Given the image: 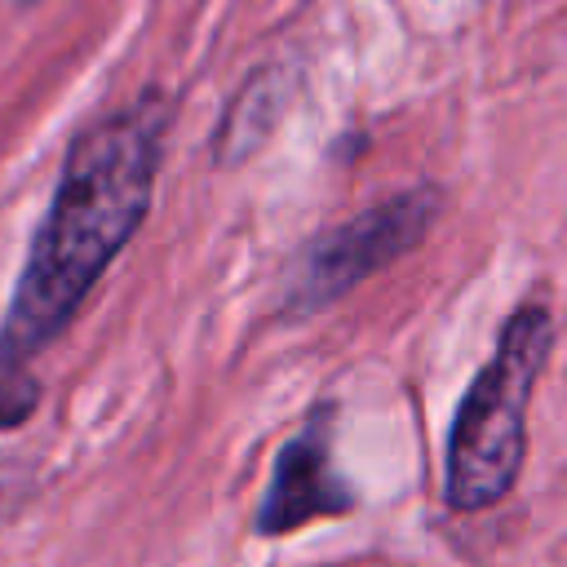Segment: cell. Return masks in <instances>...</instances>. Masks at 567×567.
Here are the masks:
<instances>
[{
  "label": "cell",
  "instance_id": "6da1fadb",
  "mask_svg": "<svg viewBox=\"0 0 567 567\" xmlns=\"http://www.w3.org/2000/svg\"><path fill=\"white\" fill-rule=\"evenodd\" d=\"M164 128L168 102L146 93L71 142L49 213L35 226L0 319L4 359L31 363L49 341H58L111 261L128 248L155 199Z\"/></svg>",
  "mask_w": 567,
  "mask_h": 567
},
{
  "label": "cell",
  "instance_id": "7a4b0ae2",
  "mask_svg": "<svg viewBox=\"0 0 567 567\" xmlns=\"http://www.w3.org/2000/svg\"><path fill=\"white\" fill-rule=\"evenodd\" d=\"M549 350L554 306L545 292H532L509 310L492 359L456 403L443 461V496L452 509L478 514L514 492L527 461V412Z\"/></svg>",
  "mask_w": 567,
  "mask_h": 567
},
{
  "label": "cell",
  "instance_id": "3957f363",
  "mask_svg": "<svg viewBox=\"0 0 567 567\" xmlns=\"http://www.w3.org/2000/svg\"><path fill=\"white\" fill-rule=\"evenodd\" d=\"M443 213V190L439 186H408L372 208L354 213L341 226H328L315 235L288 266L284 275V301L279 310L288 319H310L354 292L363 279L381 275L399 257H408L439 221Z\"/></svg>",
  "mask_w": 567,
  "mask_h": 567
},
{
  "label": "cell",
  "instance_id": "277c9868",
  "mask_svg": "<svg viewBox=\"0 0 567 567\" xmlns=\"http://www.w3.org/2000/svg\"><path fill=\"white\" fill-rule=\"evenodd\" d=\"M350 509H354V487L337 470L332 425H328V412L319 408L279 447L252 527L257 536H288L297 527H310L319 518H341Z\"/></svg>",
  "mask_w": 567,
  "mask_h": 567
},
{
  "label": "cell",
  "instance_id": "5b68a950",
  "mask_svg": "<svg viewBox=\"0 0 567 567\" xmlns=\"http://www.w3.org/2000/svg\"><path fill=\"white\" fill-rule=\"evenodd\" d=\"M40 399H44V390H40V377L31 372V363L0 354V434L27 425L31 412L40 408Z\"/></svg>",
  "mask_w": 567,
  "mask_h": 567
},
{
  "label": "cell",
  "instance_id": "8992f818",
  "mask_svg": "<svg viewBox=\"0 0 567 567\" xmlns=\"http://www.w3.org/2000/svg\"><path fill=\"white\" fill-rule=\"evenodd\" d=\"M35 496V470L31 461L18 456H0V527L9 518H18V509Z\"/></svg>",
  "mask_w": 567,
  "mask_h": 567
},
{
  "label": "cell",
  "instance_id": "52a82bcc",
  "mask_svg": "<svg viewBox=\"0 0 567 567\" xmlns=\"http://www.w3.org/2000/svg\"><path fill=\"white\" fill-rule=\"evenodd\" d=\"M18 4H35V0H18Z\"/></svg>",
  "mask_w": 567,
  "mask_h": 567
}]
</instances>
